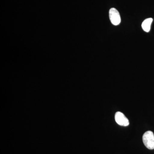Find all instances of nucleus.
Returning <instances> with one entry per match:
<instances>
[{
  "label": "nucleus",
  "mask_w": 154,
  "mask_h": 154,
  "mask_svg": "<svg viewBox=\"0 0 154 154\" xmlns=\"http://www.w3.org/2000/svg\"><path fill=\"white\" fill-rule=\"evenodd\" d=\"M115 119L116 123L121 126H127L129 125V120L121 112H117L115 113Z\"/></svg>",
  "instance_id": "obj_3"
},
{
  "label": "nucleus",
  "mask_w": 154,
  "mask_h": 154,
  "mask_svg": "<svg viewBox=\"0 0 154 154\" xmlns=\"http://www.w3.org/2000/svg\"><path fill=\"white\" fill-rule=\"evenodd\" d=\"M109 18L113 25H118L121 22V18L119 12L114 8H112L109 11Z\"/></svg>",
  "instance_id": "obj_2"
},
{
  "label": "nucleus",
  "mask_w": 154,
  "mask_h": 154,
  "mask_svg": "<svg viewBox=\"0 0 154 154\" xmlns=\"http://www.w3.org/2000/svg\"><path fill=\"white\" fill-rule=\"evenodd\" d=\"M153 19L152 18H148L145 19L142 24V28L144 31L146 32H149L150 30L151 25Z\"/></svg>",
  "instance_id": "obj_4"
},
{
  "label": "nucleus",
  "mask_w": 154,
  "mask_h": 154,
  "mask_svg": "<svg viewBox=\"0 0 154 154\" xmlns=\"http://www.w3.org/2000/svg\"><path fill=\"white\" fill-rule=\"evenodd\" d=\"M143 141L144 144L149 149H154V134L150 131H146L143 136Z\"/></svg>",
  "instance_id": "obj_1"
}]
</instances>
